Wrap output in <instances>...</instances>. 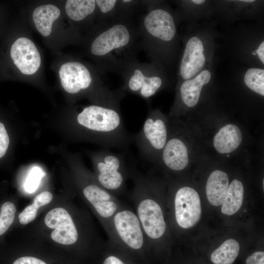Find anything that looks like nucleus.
<instances>
[{"mask_svg":"<svg viewBox=\"0 0 264 264\" xmlns=\"http://www.w3.org/2000/svg\"><path fill=\"white\" fill-rule=\"evenodd\" d=\"M137 212L146 234L151 238L161 237L165 231L166 224L162 210L158 204L151 199L142 200Z\"/></svg>","mask_w":264,"mask_h":264,"instance_id":"9d476101","label":"nucleus"},{"mask_svg":"<svg viewBox=\"0 0 264 264\" xmlns=\"http://www.w3.org/2000/svg\"><path fill=\"white\" fill-rule=\"evenodd\" d=\"M239 251L238 242L230 239L212 253L211 260L214 264H232L238 257Z\"/></svg>","mask_w":264,"mask_h":264,"instance_id":"aec40b11","label":"nucleus"},{"mask_svg":"<svg viewBox=\"0 0 264 264\" xmlns=\"http://www.w3.org/2000/svg\"><path fill=\"white\" fill-rule=\"evenodd\" d=\"M42 176V172L40 168L32 169L25 182V188L27 192L32 193L36 189Z\"/></svg>","mask_w":264,"mask_h":264,"instance_id":"b1692460","label":"nucleus"},{"mask_svg":"<svg viewBox=\"0 0 264 264\" xmlns=\"http://www.w3.org/2000/svg\"><path fill=\"white\" fill-rule=\"evenodd\" d=\"M211 78V72L205 69L194 78L184 81L179 88L183 103L190 108L195 106L199 101L202 87L210 82Z\"/></svg>","mask_w":264,"mask_h":264,"instance_id":"4468645a","label":"nucleus"},{"mask_svg":"<svg viewBox=\"0 0 264 264\" xmlns=\"http://www.w3.org/2000/svg\"><path fill=\"white\" fill-rule=\"evenodd\" d=\"M242 139V135L239 127L228 124L220 128L215 134L213 145L220 154H228L239 147Z\"/></svg>","mask_w":264,"mask_h":264,"instance_id":"2eb2a0df","label":"nucleus"},{"mask_svg":"<svg viewBox=\"0 0 264 264\" xmlns=\"http://www.w3.org/2000/svg\"><path fill=\"white\" fill-rule=\"evenodd\" d=\"M114 222L119 236L129 246L135 249L142 247L143 234L134 214L128 210L119 212L115 215Z\"/></svg>","mask_w":264,"mask_h":264,"instance_id":"9b49d317","label":"nucleus"},{"mask_svg":"<svg viewBox=\"0 0 264 264\" xmlns=\"http://www.w3.org/2000/svg\"><path fill=\"white\" fill-rule=\"evenodd\" d=\"M175 206L176 220L181 227L190 228L199 221L201 214L200 200L193 188L186 186L178 190Z\"/></svg>","mask_w":264,"mask_h":264,"instance_id":"423d86ee","label":"nucleus"},{"mask_svg":"<svg viewBox=\"0 0 264 264\" xmlns=\"http://www.w3.org/2000/svg\"><path fill=\"white\" fill-rule=\"evenodd\" d=\"M10 56L14 64L24 74H33L40 67V54L35 44L28 38H18L11 46Z\"/></svg>","mask_w":264,"mask_h":264,"instance_id":"6e6552de","label":"nucleus"},{"mask_svg":"<svg viewBox=\"0 0 264 264\" xmlns=\"http://www.w3.org/2000/svg\"><path fill=\"white\" fill-rule=\"evenodd\" d=\"M46 225L54 229L51 234L52 239L60 244L70 245L78 239V233L73 221L67 211L57 207L47 213L44 219Z\"/></svg>","mask_w":264,"mask_h":264,"instance_id":"0eeeda50","label":"nucleus"},{"mask_svg":"<svg viewBox=\"0 0 264 264\" xmlns=\"http://www.w3.org/2000/svg\"><path fill=\"white\" fill-rule=\"evenodd\" d=\"M126 153H115L103 148L93 155L98 180L105 189L116 190L121 188L124 181Z\"/></svg>","mask_w":264,"mask_h":264,"instance_id":"39448f33","label":"nucleus"},{"mask_svg":"<svg viewBox=\"0 0 264 264\" xmlns=\"http://www.w3.org/2000/svg\"><path fill=\"white\" fill-rule=\"evenodd\" d=\"M205 63L204 47L201 41L197 37L187 42L180 62L179 74L187 80L199 74Z\"/></svg>","mask_w":264,"mask_h":264,"instance_id":"1a4fd4ad","label":"nucleus"},{"mask_svg":"<svg viewBox=\"0 0 264 264\" xmlns=\"http://www.w3.org/2000/svg\"><path fill=\"white\" fill-rule=\"evenodd\" d=\"M13 264H46L43 261L38 258L25 256L17 259Z\"/></svg>","mask_w":264,"mask_h":264,"instance_id":"bb28decb","label":"nucleus"},{"mask_svg":"<svg viewBox=\"0 0 264 264\" xmlns=\"http://www.w3.org/2000/svg\"><path fill=\"white\" fill-rule=\"evenodd\" d=\"M246 264H264V253L257 251L253 253L246 260Z\"/></svg>","mask_w":264,"mask_h":264,"instance_id":"a878e982","label":"nucleus"},{"mask_svg":"<svg viewBox=\"0 0 264 264\" xmlns=\"http://www.w3.org/2000/svg\"><path fill=\"white\" fill-rule=\"evenodd\" d=\"M137 26L140 50L148 54L155 65L160 63L164 58L162 47L164 49L166 44L169 46L176 35L173 15L165 8L154 5L152 1L143 0Z\"/></svg>","mask_w":264,"mask_h":264,"instance_id":"f03ea898","label":"nucleus"},{"mask_svg":"<svg viewBox=\"0 0 264 264\" xmlns=\"http://www.w3.org/2000/svg\"><path fill=\"white\" fill-rule=\"evenodd\" d=\"M168 139L165 119L155 110L149 111L141 130L132 135L133 143L136 145L142 160H156L160 156Z\"/></svg>","mask_w":264,"mask_h":264,"instance_id":"20e7f679","label":"nucleus"},{"mask_svg":"<svg viewBox=\"0 0 264 264\" xmlns=\"http://www.w3.org/2000/svg\"><path fill=\"white\" fill-rule=\"evenodd\" d=\"M205 0H192V2L197 4H201L204 2Z\"/></svg>","mask_w":264,"mask_h":264,"instance_id":"c756f323","label":"nucleus"},{"mask_svg":"<svg viewBox=\"0 0 264 264\" xmlns=\"http://www.w3.org/2000/svg\"><path fill=\"white\" fill-rule=\"evenodd\" d=\"M103 264H124L119 259L115 256H110L106 259Z\"/></svg>","mask_w":264,"mask_h":264,"instance_id":"c85d7f7f","label":"nucleus"},{"mask_svg":"<svg viewBox=\"0 0 264 264\" xmlns=\"http://www.w3.org/2000/svg\"><path fill=\"white\" fill-rule=\"evenodd\" d=\"M53 195L48 191L43 192L35 197L33 202L25 207L20 214L19 219L22 224H26L36 218L38 209L48 204L52 199Z\"/></svg>","mask_w":264,"mask_h":264,"instance_id":"412c9836","label":"nucleus"},{"mask_svg":"<svg viewBox=\"0 0 264 264\" xmlns=\"http://www.w3.org/2000/svg\"><path fill=\"white\" fill-rule=\"evenodd\" d=\"M61 14L55 5L46 4L37 7L33 13V20L38 32L44 37L48 36L52 30L53 22Z\"/></svg>","mask_w":264,"mask_h":264,"instance_id":"f3484780","label":"nucleus"},{"mask_svg":"<svg viewBox=\"0 0 264 264\" xmlns=\"http://www.w3.org/2000/svg\"><path fill=\"white\" fill-rule=\"evenodd\" d=\"M160 156L163 164L173 171L183 170L189 162L187 147L180 138L177 137L168 139Z\"/></svg>","mask_w":264,"mask_h":264,"instance_id":"f8f14e48","label":"nucleus"},{"mask_svg":"<svg viewBox=\"0 0 264 264\" xmlns=\"http://www.w3.org/2000/svg\"><path fill=\"white\" fill-rule=\"evenodd\" d=\"M229 187V179L226 173L215 170L209 176L206 185V195L209 203L218 206L222 204Z\"/></svg>","mask_w":264,"mask_h":264,"instance_id":"dca6fc26","label":"nucleus"},{"mask_svg":"<svg viewBox=\"0 0 264 264\" xmlns=\"http://www.w3.org/2000/svg\"><path fill=\"white\" fill-rule=\"evenodd\" d=\"M9 144V138L4 125L0 122V158L5 154Z\"/></svg>","mask_w":264,"mask_h":264,"instance_id":"393cba45","label":"nucleus"},{"mask_svg":"<svg viewBox=\"0 0 264 264\" xmlns=\"http://www.w3.org/2000/svg\"><path fill=\"white\" fill-rule=\"evenodd\" d=\"M139 13L97 26L89 51L102 74H120L130 64L138 60L137 55L140 50L137 26Z\"/></svg>","mask_w":264,"mask_h":264,"instance_id":"f257e3e1","label":"nucleus"},{"mask_svg":"<svg viewBox=\"0 0 264 264\" xmlns=\"http://www.w3.org/2000/svg\"><path fill=\"white\" fill-rule=\"evenodd\" d=\"M253 54H257L259 58L264 64V42H262L255 51L252 52Z\"/></svg>","mask_w":264,"mask_h":264,"instance_id":"cd10ccee","label":"nucleus"},{"mask_svg":"<svg viewBox=\"0 0 264 264\" xmlns=\"http://www.w3.org/2000/svg\"><path fill=\"white\" fill-rule=\"evenodd\" d=\"M243 193L242 183L238 179H234L229 185L222 204L221 212L227 215H231L239 211L242 203Z\"/></svg>","mask_w":264,"mask_h":264,"instance_id":"6ab92c4d","label":"nucleus"},{"mask_svg":"<svg viewBox=\"0 0 264 264\" xmlns=\"http://www.w3.org/2000/svg\"><path fill=\"white\" fill-rule=\"evenodd\" d=\"M86 198L92 204L98 213L104 218L112 216L117 205L110 195L104 189L94 184H90L83 189Z\"/></svg>","mask_w":264,"mask_h":264,"instance_id":"ddd939ff","label":"nucleus"},{"mask_svg":"<svg viewBox=\"0 0 264 264\" xmlns=\"http://www.w3.org/2000/svg\"><path fill=\"white\" fill-rule=\"evenodd\" d=\"M16 208L11 202L3 203L0 209V236L9 229L14 220Z\"/></svg>","mask_w":264,"mask_h":264,"instance_id":"5701e85b","label":"nucleus"},{"mask_svg":"<svg viewBox=\"0 0 264 264\" xmlns=\"http://www.w3.org/2000/svg\"><path fill=\"white\" fill-rule=\"evenodd\" d=\"M245 85L259 94L264 96V70L258 68L248 69L244 77Z\"/></svg>","mask_w":264,"mask_h":264,"instance_id":"4be33fe9","label":"nucleus"},{"mask_svg":"<svg viewBox=\"0 0 264 264\" xmlns=\"http://www.w3.org/2000/svg\"><path fill=\"white\" fill-rule=\"evenodd\" d=\"M154 64L139 62L130 64L120 73L125 92L148 99L154 95L164 83V79Z\"/></svg>","mask_w":264,"mask_h":264,"instance_id":"7ed1b4c3","label":"nucleus"},{"mask_svg":"<svg viewBox=\"0 0 264 264\" xmlns=\"http://www.w3.org/2000/svg\"><path fill=\"white\" fill-rule=\"evenodd\" d=\"M241 1L247 2H252L254 1V0H241Z\"/></svg>","mask_w":264,"mask_h":264,"instance_id":"7c9ffc66","label":"nucleus"},{"mask_svg":"<svg viewBox=\"0 0 264 264\" xmlns=\"http://www.w3.org/2000/svg\"><path fill=\"white\" fill-rule=\"evenodd\" d=\"M65 10L68 17L76 22L83 21L90 16H97V7L95 0H68Z\"/></svg>","mask_w":264,"mask_h":264,"instance_id":"a211bd4d","label":"nucleus"}]
</instances>
